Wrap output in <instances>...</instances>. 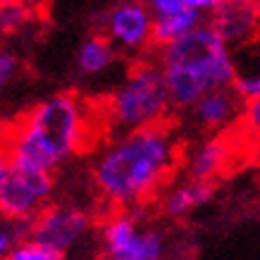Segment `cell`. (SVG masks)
<instances>
[{"label": "cell", "mask_w": 260, "mask_h": 260, "mask_svg": "<svg viewBox=\"0 0 260 260\" xmlns=\"http://www.w3.org/2000/svg\"><path fill=\"white\" fill-rule=\"evenodd\" d=\"M95 26L119 55L136 60L153 50V12L146 0H119L95 17Z\"/></svg>", "instance_id": "5b68a950"}, {"label": "cell", "mask_w": 260, "mask_h": 260, "mask_svg": "<svg viewBox=\"0 0 260 260\" xmlns=\"http://www.w3.org/2000/svg\"><path fill=\"white\" fill-rule=\"evenodd\" d=\"M117 55V48L110 43V39L105 34L95 31L81 41L79 50H77V70L84 77H98V74L110 70Z\"/></svg>", "instance_id": "7c38bea8"}, {"label": "cell", "mask_w": 260, "mask_h": 260, "mask_svg": "<svg viewBox=\"0 0 260 260\" xmlns=\"http://www.w3.org/2000/svg\"><path fill=\"white\" fill-rule=\"evenodd\" d=\"M232 155H234V143L229 141V136L215 134L210 139L201 141L196 148L184 150L181 170L191 179L215 181L227 170Z\"/></svg>", "instance_id": "30bf717a"}, {"label": "cell", "mask_w": 260, "mask_h": 260, "mask_svg": "<svg viewBox=\"0 0 260 260\" xmlns=\"http://www.w3.org/2000/svg\"><path fill=\"white\" fill-rule=\"evenodd\" d=\"M62 258L64 255L57 253L55 248L41 244V241H36L31 237H24L17 241V246L12 248L8 260H62Z\"/></svg>", "instance_id": "9a60e30c"}, {"label": "cell", "mask_w": 260, "mask_h": 260, "mask_svg": "<svg viewBox=\"0 0 260 260\" xmlns=\"http://www.w3.org/2000/svg\"><path fill=\"white\" fill-rule=\"evenodd\" d=\"M155 60L162 70L174 110H189L201 95L234 84L237 77L234 50L208 19L189 34L155 48Z\"/></svg>", "instance_id": "3957f363"}, {"label": "cell", "mask_w": 260, "mask_h": 260, "mask_svg": "<svg viewBox=\"0 0 260 260\" xmlns=\"http://www.w3.org/2000/svg\"><path fill=\"white\" fill-rule=\"evenodd\" d=\"M26 227L29 224H24V222H12L3 217V224H0V260L10 258L17 241L26 237Z\"/></svg>", "instance_id": "e0dca14e"}, {"label": "cell", "mask_w": 260, "mask_h": 260, "mask_svg": "<svg viewBox=\"0 0 260 260\" xmlns=\"http://www.w3.org/2000/svg\"><path fill=\"white\" fill-rule=\"evenodd\" d=\"M237 129L241 134H246V139L260 143V95L246 98L244 110H241V119H239Z\"/></svg>", "instance_id": "2e32d148"}, {"label": "cell", "mask_w": 260, "mask_h": 260, "mask_svg": "<svg viewBox=\"0 0 260 260\" xmlns=\"http://www.w3.org/2000/svg\"><path fill=\"white\" fill-rule=\"evenodd\" d=\"M184 158L170 122L112 134L91 165L95 193L110 210H141L158 201Z\"/></svg>", "instance_id": "6da1fadb"}, {"label": "cell", "mask_w": 260, "mask_h": 260, "mask_svg": "<svg viewBox=\"0 0 260 260\" xmlns=\"http://www.w3.org/2000/svg\"><path fill=\"white\" fill-rule=\"evenodd\" d=\"M36 12L39 10L34 8V0H12L0 5V41L29 29L36 22Z\"/></svg>", "instance_id": "5bb4252c"}, {"label": "cell", "mask_w": 260, "mask_h": 260, "mask_svg": "<svg viewBox=\"0 0 260 260\" xmlns=\"http://www.w3.org/2000/svg\"><path fill=\"white\" fill-rule=\"evenodd\" d=\"M146 5L150 8L153 15H160V12H170L174 8H181L184 0H146Z\"/></svg>", "instance_id": "ffe728a7"}, {"label": "cell", "mask_w": 260, "mask_h": 260, "mask_svg": "<svg viewBox=\"0 0 260 260\" xmlns=\"http://www.w3.org/2000/svg\"><path fill=\"white\" fill-rule=\"evenodd\" d=\"M220 3H222V0H184V5H186V8L198 10V12H201V15H205V17L210 15V12H213Z\"/></svg>", "instance_id": "44dd1931"}, {"label": "cell", "mask_w": 260, "mask_h": 260, "mask_svg": "<svg viewBox=\"0 0 260 260\" xmlns=\"http://www.w3.org/2000/svg\"><path fill=\"white\" fill-rule=\"evenodd\" d=\"M19 70H22V60H19L15 53L0 48V95L12 86V81L17 79Z\"/></svg>", "instance_id": "ac0fdd59"}, {"label": "cell", "mask_w": 260, "mask_h": 260, "mask_svg": "<svg viewBox=\"0 0 260 260\" xmlns=\"http://www.w3.org/2000/svg\"><path fill=\"white\" fill-rule=\"evenodd\" d=\"M53 191L55 172L12 162L0 191V217L29 224L48 203H53Z\"/></svg>", "instance_id": "8992f818"}, {"label": "cell", "mask_w": 260, "mask_h": 260, "mask_svg": "<svg viewBox=\"0 0 260 260\" xmlns=\"http://www.w3.org/2000/svg\"><path fill=\"white\" fill-rule=\"evenodd\" d=\"M5 3H12V0H0V5H5Z\"/></svg>", "instance_id": "7402d4cb"}, {"label": "cell", "mask_w": 260, "mask_h": 260, "mask_svg": "<svg viewBox=\"0 0 260 260\" xmlns=\"http://www.w3.org/2000/svg\"><path fill=\"white\" fill-rule=\"evenodd\" d=\"M244 103L246 98L229 84V86H220L201 95L189 108V112L201 129L210 134H224V132L237 129Z\"/></svg>", "instance_id": "9c48e42d"}, {"label": "cell", "mask_w": 260, "mask_h": 260, "mask_svg": "<svg viewBox=\"0 0 260 260\" xmlns=\"http://www.w3.org/2000/svg\"><path fill=\"white\" fill-rule=\"evenodd\" d=\"M232 50L251 43L260 36V3L258 0H222L205 17Z\"/></svg>", "instance_id": "ba28073f"}, {"label": "cell", "mask_w": 260, "mask_h": 260, "mask_svg": "<svg viewBox=\"0 0 260 260\" xmlns=\"http://www.w3.org/2000/svg\"><path fill=\"white\" fill-rule=\"evenodd\" d=\"M93 215L84 208L70 203H48L26 227V237L55 248L57 253H67L79 246L93 232Z\"/></svg>", "instance_id": "52a82bcc"}, {"label": "cell", "mask_w": 260, "mask_h": 260, "mask_svg": "<svg viewBox=\"0 0 260 260\" xmlns=\"http://www.w3.org/2000/svg\"><path fill=\"white\" fill-rule=\"evenodd\" d=\"M17 165L57 172L93 139L91 105L77 93H53L0 132Z\"/></svg>", "instance_id": "7a4b0ae2"}, {"label": "cell", "mask_w": 260, "mask_h": 260, "mask_svg": "<svg viewBox=\"0 0 260 260\" xmlns=\"http://www.w3.org/2000/svg\"><path fill=\"white\" fill-rule=\"evenodd\" d=\"M203 19H205V15H201L198 10L186 8V5L174 8L170 12L153 15V50L165 46V43H170L174 39H179L184 34H189Z\"/></svg>", "instance_id": "4fadbf2b"}, {"label": "cell", "mask_w": 260, "mask_h": 260, "mask_svg": "<svg viewBox=\"0 0 260 260\" xmlns=\"http://www.w3.org/2000/svg\"><path fill=\"white\" fill-rule=\"evenodd\" d=\"M258 3H260V0H258Z\"/></svg>", "instance_id": "603a6c76"}, {"label": "cell", "mask_w": 260, "mask_h": 260, "mask_svg": "<svg viewBox=\"0 0 260 260\" xmlns=\"http://www.w3.org/2000/svg\"><path fill=\"white\" fill-rule=\"evenodd\" d=\"M172 103L165 86V77L155 55L136 57L124 79L112 88L103 103L101 119L112 134L132 132L141 126L167 122L172 115Z\"/></svg>", "instance_id": "277c9868"}, {"label": "cell", "mask_w": 260, "mask_h": 260, "mask_svg": "<svg viewBox=\"0 0 260 260\" xmlns=\"http://www.w3.org/2000/svg\"><path fill=\"white\" fill-rule=\"evenodd\" d=\"M215 193V184L205 179H191L186 177L184 181H177V184H167L162 193L158 196V205L160 213L165 217H172V220H181L191 215L193 210H198L201 205H205Z\"/></svg>", "instance_id": "8fae6325"}, {"label": "cell", "mask_w": 260, "mask_h": 260, "mask_svg": "<svg viewBox=\"0 0 260 260\" xmlns=\"http://www.w3.org/2000/svg\"><path fill=\"white\" fill-rule=\"evenodd\" d=\"M10 167H12V158H10L8 146H5V139H3V134H0V191H3V186H5Z\"/></svg>", "instance_id": "d6986e66"}]
</instances>
